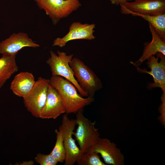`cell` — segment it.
I'll list each match as a JSON object with an SVG mask.
<instances>
[{
	"label": "cell",
	"mask_w": 165,
	"mask_h": 165,
	"mask_svg": "<svg viewBox=\"0 0 165 165\" xmlns=\"http://www.w3.org/2000/svg\"><path fill=\"white\" fill-rule=\"evenodd\" d=\"M50 79L38 78L29 93L23 98L27 110L33 116L39 117L46 100Z\"/></svg>",
	"instance_id": "52a82bcc"
},
{
	"label": "cell",
	"mask_w": 165,
	"mask_h": 165,
	"mask_svg": "<svg viewBox=\"0 0 165 165\" xmlns=\"http://www.w3.org/2000/svg\"><path fill=\"white\" fill-rule=\"evenodd\" d=\"M36 81L32 73L21 72L15 76L10 83V88L14 94L24 98L31 91Z\"/></svg>",
	"instance_id": "5bb4252c"
},
{
	"label": "cell",
	"mask_w": 165,
	"mask_h": 165,
	"mask_svg": "<svg viewBox=\"0 0 165 165\" xmlns=\"http://www.w3.org/2000/svg\"><path fill=\"white\" fill-rule=\"evenodd\" d=\"M69 64L82 89L89 97H94L96 92L102 87L100 79L90 68L79 58H73Z\"/></svg>",
	"instance_id": "277c9868"
},
{
	"label": "cell",
	"mask_w": 165,
	"mask_h": 165,
	"mask_svg": "<svg viewBox=\"0 0 165 165\" xmlns=\"http://www.w3.org/2000/svg\"><path fill=\"white\" fill-rule=\"evenodd\" d=\"M16 55H2L0 58V88L18 71Z\"/></svg>",
	"instance_id": "e0dca14e"
},
{
	"label": "cell",
	"mask_w": 165,
	"mask_h": 165,
	"mask_svg": "<svg viewBox=\"0 0 165 165\" xmlns=\"http://www.w3.org/2000/svg\"><path fill=\"white\" fill-rule=\"evenodd\" d=\"M40 9H43L51 19L57 24L61 20L67 17L81 6L79 0H34Z\"/></svg>",
	"instance_id": "5b68a950"
},
{
	"label": "cell",
	"mask_w": 165,
	"mask_h": 165,
	"mask_svg": "<svg viewBox=\"0 0 165 165\" xmlns=\"http://www.w3.org/2000/svg\"><path fill=\"white\" fill-rule=\"evenodd\" d=\"M35 160L40 165H56L58 162L50 153L47 155L37 154Z\"/></svg>",
	"instance_id": "ffe728a7"
},
{
	"label": "cell",
	"mask_w": 165,
	"mask_h": 165,
	"mask_svg": "<svg viewBox=\"0 0 165 165\" xmlns=\"http://www.w3.org/2000/svg\"><path fill=\"white\" fill-rule=\"evenodd\" d=\"M113 5H120L123 4L125 2H129L132 0H108Z\"/></svg>",
	"instance_id": "44dd1931"
},
{
	"label": "cell",
	"mask_w": 165,
	"mask_h": 165,
	"mask_svg": "<svg viewBox=\"0 0 165 165\" xmlns=\"http://www.w3.org/2000/svg\"><path fill=\"white\" fill-rule=\"evenodd\" d=\"M120 11L122 14L140 16L148 21L161 38L165 41V13L156 15H148L137 13L123 9H120Z\"/></svg>",
	"instance_id": "2e32d148"
},
{
	"label": "cell",
	"mask_w": 165,
	"mask_h": 165,
	"mask_svg": "<svg viewBox=\"0 0 165 165\" xmlns=\"http://www.w3.org/2000/svg\"><path fill=\"white\" fill-rule=\"evenodd\" d=\"M50 84L58 91L64 105L66 114L76 113L94 101V97L84 98L78 94L75 86L69 81L59 76H52Z\"/></svg>",
	"instance_id": "6da1fadb"
},
{
	"label": "cell",
	"mask_w": 165,
	"mask_h": 165,
	"mask_svg": "<svg viewBox=\"0 0 165 165\" xmlns=\"http://www.w3.org/2000/svg\"><path fill=\"white\" fill-rule=\"evenodd\" d=\"M76 125V119H70L67 114L62 118L61 125L64 136V144L65 151V165H73L83 154L75 143L73 138V133Z\"/></svg>",
	"instance_id": "8992f818"
},
{
	"label": "cell",
	"mask_w": 165,
	"mask_h": 165,
	"mask_svg": "<svg viewBox=\"0 0 165 165\" xmlns=\"http://www.w3.org/2000/svg\"><path fill=\"white\" fill-rule=\"evenodd\" d=\"M120 9L148 15L165 13V0H134L120 4Z\"/></svg>",
	"instance_id": "7c38bea8"
},
{
	"label": "cell",
	"mask_w": 165,
	"mask_h": 165,
	"mask_svg": "<svg viewBox=\"0 0 165 165\" xmlns=\"http://www.w3.org/2000/svg\"><path fill=\"white\" fill-rule=\"evenodd\" d=\"M40 45L35 43L25 33H13L9 37L0 42V54L2 55H16L24 47L36 48Z\"/></svg>",
	"instance_id": "8fae6325"
},
{
	"label": "cell",
	"mask_w": 165,
	"mask_h": 165,
	"mask_svg": "<svg viewBox=\"0 0 165 165\" xmlns=\"http://www.w3.org/2000/svg\"><path fill=\"white\" fill-rule=\"evenodd\" d=\"M65 113V108L60 94L50 84L46 102L39 117L43 119H55Z\"/></svg>",
	"instance_id": "4fadbf2b"
},
{
	"label": "cell",
	"mask_w": 165,
	"mask_h": 165,
	"mask_svg": "<svg viewBox=\"0 0 165 165\" xmlns=\"http://www.w3.org/2000/svg\"><path fill=\"white\" fill-rule=\"evenodd\" d=\"M149 28L152 35L150 42L146 43L142 54L139 59L135 62L131 63L135 66L140 65L146 60L158 52L165 56V41L163 40L154 28L149 24Z\"/></svg>",
	"instance_id": "9a60e30c"
},
{
	"label": "cell",
	"mask_w": 165,
	"mask_h": 165,
	"mask_svg": "<svg viewBox=\"0 0 165 165\" xmlns=\"http://www.w3.org/2000/svg\"><path fill=\"white\" fill-rule=\"evenodd\" d=\"M157 56L150 57L148 60L147 66L151 69L148 71L145 68L142 69L138 66L137 71L140 73H145L151 75L154 82L149 83L148 88L152 89L154 88L160 87L162 90L163 94H165V55L161 53H157Z\"/></svg>",
	"instance_id": "ba28073f"
},
{
	"label": "cell",
	"mask_w": 165,
	"mask_h": 165,
	"mask_svg": "<svg viewBox=\"0 0 165 165\" xmlns=\"http://www.w3.org/2000/svg\"><path fill=\"white\" fill-rule=\"evenodd\" d=\"M94 24H82L80 22H74L69 27L67 34L62 38H57L53 41V46L60 47L64 46L68 42L76 39L92 40L95 38L94 35Z\"/></svg>",
	"instance_id": "30bf717a"
},
{
	"label": "cell",
	"mask_w": 165,
	"mask_h": 165,
	"mask_svg": "<svg viewBox=\"0 0 165 165\" xmlns=\"http://www.w3.org/2000/svg\"><path fill=\"white\" fill-rule=\"evenodd\" d=\"M79 165H106L100 159L99 154L89 150L83 154L77 162Z\"/></svg>",
	"instance_id": "d6986e66"
},
{
	"label": "cell",
	"mask_w": 165,
	"mask_h": 165,
	"mask_svg": "<svg viewBox=\"0 0 165 165\" xmlns=\"http://www.w3.org/2000/svg\"><path fill=\"white\" fill-rule=\"evenodd\" d=\"M56 134V141L53 150L50 153L59 162H64L65 151L64 144V136L62 129L54 130Z\"/></svg>",
	"instance_id": "ac0fdd59"
},
{
	"label": "cell",
	"mask_w": 165,
	"mask_h": 165,
	"mask_svg": "<svg viewBox=\"0 0 165 165\" xmlns=\"http://www.w3.org/2000/svg\"><path fill=\"white\" fill-rule=\"evenodd\" d=\"M89 150L100 154L106 165L124 164V156L120 149L114 142L107 138H100Z\"/></svg>",
	"instance_id": "9c48e42d"
},
{
	"label": "cell",
	"mask_w": 165,
	"mask_h": 165,
	"mask_svg": "<svg viewBox=\"0 0 165 165\" xmlns=\"http://www.w3.org/2000/svg\"><path fill=\"white\" fill-rule=\"evenodd\" d=\"M78 127L73 134L75 137L81 152L84 154L94 145L100 138L98 128L95 127L96 122H92L83 115L82 111L76 113Z\"/></svg>",
	"instance_id": "7a4b0ae2"
},
{
	"label": "cell",
	"mask_w": 165,
	"mask_h": 165,
	"mask_svg": "<svg viewBox=\"0 0 165 165\" xmlns=\"http://www.w3.org/2000/svg\"><path fill=\"white\" fill-rule=\"evenodd\" d=\"M50 52V56L46 62L50 68L52 76H59L68 80L75 86L81 96L89 97L80 87L70 66L69 63L73 58V55H67L66 53L59 50L57 51V54L52 50Z\"/></svg>",
	"instance_id": "3957f363"
}]
</instances>
